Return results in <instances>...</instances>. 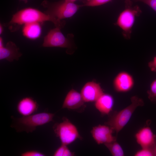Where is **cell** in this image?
<instances>
[{"label":"cell","mask_w":156,"mask_h":156,"mask_svg":"<svg viewBox=\"0 0 156 156\" xmlns=\"http://www.w3.org/2000/svg\"><path fill=\"white\" fill-rule=\"evenodd\" d=\"M114 156H124L123 150L120 144L116 141L104 144Z\"/></svg>","instance_id":"e0dca14e"},{"label":"cell","mask_w":156,"mask_h":156,"mask_svg":"<svg viewBox=\"0 0 156 156\" xmlns=\"http://www.w3.org/2000/svg\"><path fill=\"white\" fill-rule=\"evenodd\" d=\"M66 146L67 145L61 144V145L54 152L53 156H63Z\"/></svg>","instance_id":"603a6c76"},{"label":"cell","mask_w":156,"mask_h":156,"mask_svg":"<svg viewBox=\"0 0 156 156\" xmlns=\"http://www.w3.org/2000/svg\"><path fill=\"white\" fill-rule=\"evenodd\" d=\"M3 31V28L2 25L0 24V34H2V32Z\"/></svg>","instance_id":"4316f807"},{"label":"cell","mask_w":156,"mask_h":156,"mask_svg":"<svg viewBox=\"0 0 156 156\" xmlns=\"http://www.w3.org/2000/svg\"><path fill=\"white\" fill-rule=\"evenodd\" d=\"M22 55L19 48L11 41L8 42L5 46H0V60H6L10 62L18 60Z\"/></svg>","instance_id":"5bb4252c"},{"label":"cell","mask_w":156,"mask_h":156,"mask_svg":"<svg viewBox=\"0 0 156 156\" xmlns=\"http://www.w3.org/2000/svg\"><path fill=\"white\" fill-rule=\"evenodd\" d=\"M140 1L146 4L151 8L156 13V0H134Z\"/></svg>","instance_id":"44dd1931"},{"label":"cell","mask_w":156,"mask_h":156,"mask_svg":"<svg viewBox=\"0 0 156 156\" xmlns=\"http://www.w3.org/2000/svg\"><path fill=\"white\" fill-rule=\"evenodd\" d=\"M22 156H44L45 155L41 152L36 151H30L21 153Z\"/></svg>","instance_id":"7402d4cb"},{"label":"cell","mask_w":156,"mask_h":156,"mask_svg":"<svg viewBox=\"0 0 156 156\" xmlns=\"http://www.w3.org/2000/svg\"><path fill=\"white\" fill-rule=\"evenodd\" d=\"M154 156H156V142L153 148Z\"/></svg>","instance_id":"484cf974"},{"label":"cell","mask_w":156,"mask_h":156,"mask_svg":"<svg viewBox=\"0 0 156 156\" xmlns=\"http://www.w3.org/2000/svg\"><path fill=\"white\" fill-rule=\"evenodd\" d=\"M135 156H154L153 148H145L137 152L135 154Z\"/></svg>","instance_id":"d6986e66"},{"label":"cell","mask_w":156,"mask_h":156,"mask_svg":"<svg viewBox=\"0 0 156 156\" xmlns=\"http://www.w3.org/2000/svg\"><path fill=\"white\" fill-rule=\"evenodd\" d=\"M125 8L120 13L114 25L121 29L125 38L129 39L135 18L140 15L142 11L138 5L133 6L130 0H125Z\"/></svg>","instance_id":"277c9868"},{"label":"cell","mask_w":156,"mask_h":156,"mask_svg":"<svg viewBox=\"0 0 156 156\" xmlns=\"http://www.w3.org/2000/svg\"><path fill=\"white\" fill-rule=\"evenodd\" d=\"M46 9V14L60 20L72 16L82 7L74 3L62 0L55 2H50L44 0L41 3Z\"/></svg>","instance_id":"5b68a950"},{"label":"cell","mask_w":156,"mask_h":156,"mask_svg":"<svg viewBox=\"0 0 156 156\" xmlns=\"http://www.w3.org/2000/svg\"><path fill=\"white\" fill-rule=\"evenodd\" d=\"M84 103L81 93L72 89L69 91L66 96L62 108L77 109L82 107Z\"/></svg>","instance_id":"7c38bea8"},{"label":"cell","mask_w":156,"mask_h":156,"mask_svg":"<svg viewBox=\"0 0 156 156\" xmlns=\"http://www.w3.org/2000/svg\"><path fill=\"white\" fill-rule=\"evenodd\" d=\"M38 107L36 101L30 97H26L18 102L16 109L18 112L23 116L32 114L36 112Z\"/></svg>","instance_id":"4fadbf2b"},{"label":"cell","mask_w":156,"mask_h":156,"mask_svg":"<svg viewBox=\"0 0 156 156\" xmlns=\"http://www.w3.org/2000/svg\"><path fill=\"white\" fill-rule=\"evenodd\" d=\"M115 90L119 92H126L130 90L134 85L133 76L129 73L122 71L115 76L113 81Z\"/></svg>","instance_id":"9c48e42d"},{"label":"cell","mask_w":156,"mask_h":156,"mask_svg":"<svg viewBox=\"0 0 156 156\" xmlns=\"http://www.w3.org/2000/svg\"><path fill=\"white\" fill-rule=\"evenodd\" d=\"M148 65L151 71L156 72V55L153 57L152 61L148 62Z\"/></svg>","instance_id":"cb8c5ba5"},{"label":"cell","mask_w":156,"mask_h":156,"mask_svg":"<svg viewBox=\"0 0 156 156\" xmlns=\"http://www.w3.org/2000/svg\"><path fill=\"white\" fill-rule=\"evenodd\" d=\"M81 94L85 102H95L104 93L100 85L94 81L86 83Z\"/></svg>","instance_id":"30bf717a"},{"label":"cell","mask_w":156,"mask_h":156,"mask_svg":"<svg viewBox=\"0 0 156 156\" xmlns=\"http://www.w3.org/2000/svg\"><path fill=\"white\" fill-rule=\"evenodd\" d=\"M46 21H51L55 27L61 29L65 24L64 21L57 19L46 13L33 8H27L18 11L14 14L7 25L10 31H14L17 30L22 25Z\"/></svg>","instance_id":"6da1fadb"},{"label":"cell","mask_w":156,"mask_h":156,"mask_svg":"<svg viewBox=\"0 0 156 156\" xmlns=\"http://www.w3.org/2000/svg\"><path fill=\"white\" fill-rule=\"evenodd\" d=\"M112 0H90L82 6H99L106 3Z\"/></svg>","instance_id":"ffe728a7"},{"label":"cell","mask_w":156,"mask_h":156,"mask_svg":"<svg viewBox=\"0 0 156 156\" xmlns=\"http://www.w3.org/2000/svg\"><path fill=\"white\" fill-rule=\"evenodd\" d=\"M131 101L129 105L119 111L114 112L105 123L116 132V134L127 124L136 108L144 104L143 99L136 96L131 97Z\"/></svg>","instance_id":"3957f363"},{"label":"cell","mask_w":156,"mask_h":156,"mask_svg":"<svg viewBox=\"0 0 156 156\" xmlns=\"http://www.w3.org/2000/svg\"><path fill=\"white\" fill-rule=\"evenodd\" d=\"M42 29L39 23H33L23 25L22 32L23 35L31 39H35L40 36Z\"/></svg>","instance_id":"2e32d148"},{"label":"cell","mask_w":156,"mask_h":156,"mask_svg":"<svg viewBox=\"0 0 156 156\" xmlns=\"http://www.w3.org/2000/svg\"><path fill=\"white\" fill-rule=\"evenodd\" d=\"M74 155H75L74 153L71 152L67 146L65 149L63 156H73Z\"/></svg>","instance_id":"d4e9b609"},{"label":"cell","mask_w":156,"mask_h":156,"mask_svg":"<svg viewBox=\"0 0 156 156\" xmlns=\"http://www.w3.org/2000/svg\"><path fill=\"white\" fill-rule=\"evenodd\" d=\"M20 0L23 1H24V2H25V3L27 2V1H28V0Z\"/></svg>","instance_id":"f546056e"},{"label":"cell","mask_w":156,"mask_h":156,"mask_svg":"<svg viewBox=\"0 0 156 156\" xmlns=\"http://www.w3.org/2000/svg\"><path fill=\"white\" fill-rule=\"evenodd\" d=\"M55 114L48 112H42L16 118L12 116L10 127L17 132L31 133L38 126L46 124L52 121Z\"/></svg>","instance_id":"7a4b0ae2"},{"label":"cell","mask_w":156,"mask_h":156,"mask_svg":"<svg viewBox=\"0 0 156 156\" xmlns=\"http://www.w3.org/2000/svg\"><path fill=\"white\" fill-rule=\"evenodd\" d=\"M114 104L113 97L104 93L95 102V106L101 114L107 115L112 111Z\"/></svg>","instance_id":"9a60e30c"},{"label":"cell","mask_w":156,"mask_h":156,"mask_svg":"<svg viewBox=\"0 0 156 156\" xmlns=\"http://www.w3.org/2000/svg\"><path fill=\"white\" fill-rule=\"evenodd\" d=\"M66 1L71 2V3H74V2L77 0H65Z\"/></svg>","instance_id":"83f0119b"},{"label":"cell","mask_w":156,"mask_h":156,"mask_svg":"<svg viewBox=\"0 0 156 156\" xmlns=\"http://www.w3.org/2000/svg\"><path fill=\"white\" fill-rule=\"evenodd\" d=\"M113 129L108 125H99L93 127L91 133L94 140L98 144L116 141V138L113 135Z\"/></svg>","instance_id":"ba28073f"},{"label":"cell","mask_w":156,"mask_h":156,"mask_svg":"<svg viewBox=\"0 0 156 156\" xmlns=\"http://www.w3.org/2000/svg\"><path fill=\"white\" fill-rule=\"evenodd\" d=\"M90 0H81V1L83 3L85 4L89 1Z\"/></svg>","instance_id":"f1b7e54d"},{"label":"cell","mask_w":156,"mask_h":156,"mask_svg":"<svg viewBox=\"0 0 156 156\" xmlns=\"http://www.w3.org/2000/svg\"><path fill=\"white\" fill-rule=\"evenodd\" d=\"M135 137L137 142L142 148H153L156 142V136L148 127L139 130L135 134Z\"/></svg>","instance_id":"8fae6325"},{"label":"cell","mask_w":156,"mask_h":156,"mask_svg":"<svg viewBox=\"0 0 156 156\" xmlns=\"http://www.w3.org/2000/svg\"><path fill=\"white\" fill-rule=\"evenodd\" d=\"M62 120V122L55 123L53 127L56 136L59 138L61 144L67 145L77 139H81L74 125L66 117H63Z\"/></svg>","instance_id":"8992f818"},{"label":"cell","mask_w":156,"mask_h":156,"mask_svg":"<svg viewBox=\"0 0 156 156\" xmlns=\"http://www.w3.org/2000/svg\"><path fill=\"white\" fill-rule=\"evenodd\" d=\"M147 92L149 99L152 102L156 103V79L151 82Z\"/></svg>","instance_id":"ac0fdd59"},{"label":"cell","mask_w":156,"mask_h":156,"mask_svg":"<svg viewBox=\"0 0 156 156\" xmlns=\"http://www.w3.org/2000/svg\"><path fill=\"white\" fill-rule=\"evenodd\" d=\"M60 28L51 30L44 37L42 46L44 47H60L70 49L72 44L68 38L61 32Z\"/></svg>","instance_id":"52a82bcc"}]
</instances>
